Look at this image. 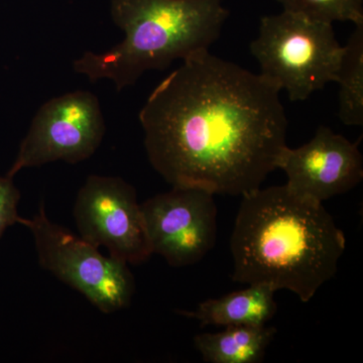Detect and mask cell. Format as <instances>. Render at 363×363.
Segmentation results:
<instances>
[{
	"instance_id": "cell-1",
	"label": "cell",
	"mask_w": 363,
	"mask_h": 363,
	"mask_svg": "<svg viewBox=\"0 0 363 363\" xmlns=\"http://www.w3.org/2000/svg\"><path fill=\"white\" fill-rule=\"evenodd\" d=\"M279 92L209 52L184 60L138 116L150 164L172 187L240 197L257 190L288 147Z\"/></svg>"
},
{
	"instance_id": "cell-2",
	"label": "cell",
	"mask_w": 363,
	"mask_h": 363,
	"mask_svg": "<svg viewBox=\"0 0 363 363\" xmlns=\"http://www.w3.org/2000/svg\"><path fill=\"white\" fill-rule=\"evenodd\" d=\"M233 233V281L288 290L303 303L337 272L343 231L323 206L286 185L241 196Z\"/></svg>"
},
{
	"instance_id": "cell-3",
	"label": "cell",
	"mask_w": 363,
	"mask_h": 363,
	"mask_svg": "<svg viewBox=\"0 0 363 363\" xmlns=\"http://www.w3.org/2000/svg\"><path fill=\"white\" fill-rule=\"evenodd\" d=\"M228 16L222 0H111L124 40L107 52H86L74 71L92 82L108 79L121 91L147 71L209 52Z\"/></svg>"
},
{
	"instance_id": "cell-4",
	"label": "cell",
	"mask_w": 363,
	"mask_h": 363,
	"mask_svg": "<svg viewBox=\"0 0 363 363\" xmlns=\"http://www.w3.org/2000/svg\"><path fill=\"white\" fill-rule=\"evenodd\" d=\"M250 52L264 76L291 101H304L335 82L343 47L333 25L283 11L260 20L259 37Z\"/></svg>"
},
{
	"instance_id": "cell-5",
	"label": "cell",
	"mask_w": 363,
	"mask_h": 363,
	"mask_svg": "<svg viewBox=\"0 0 363 363\" xmlns=\"http://www.w3.org/2000/svg\"><path fill=\"white\" fill-rule=\"evenodd\" d=\"M23 225L33 234L42 269L82 294L100 312L111 314L130 305L135 281L128 264L105 257L81 236L50 220L44 203Z\"/></svg>"
},
{
	"instance_id": "cell-6",
	"label": "cell",
	"mask_w": 363,
	"mask_h": 363,
	"mask_svg": "<svg viewBox=\"0 0 363 363\" xmlns=\"http://www.w3.org/2000/svg\"><path fill=\"white\" fill-rule=\"evenodd\" d=\"M105 123L99 100L89 91L55 97L38 111L6 175L21 169L64 161L89 159L104 140Z\"/></svg>"
},
{
	"instance_id": "cell-7",
	"label": "cell",
	"mask_w": 363,
	"mask_h": 363,
	"mask_svg": "<svg viewBox=\"0 0 363 363\" xmlns=\"http://www.w3.org/2000/svg\"><path fill=\"white\" fill-rule=\"evenodd\" d=\"M79 235L128 264L152 255L135 189L119 177L91 175L79 190L73 210Z\"/></svg>"
},
{
	"instance_id": "cell-8",
	"label": "cell",
	"mask_w": 363,
	"mask_h": 363,
	"mask_svg": "<svg viewBox=\"0 0 363 363\" xmlns=\"http://www.w3.org/2000/svg\"><path fill=\"white\" fill-rule=\"evenodd\" d=\"M152 255L172 267L197 264L217 238L214 194L195 187H173L140 204Z\"/></svg>"
},
{
	"instance_id": "cell-9",
	"label": "cell",
	"mask_w": 363,
	"mask_h": 363,
	"mask_svg": "<svg viewBox=\"0 0 363 363\" xmlns=\"http://www.w3.org/2000/svg\"><path fill=\"white\" fill-rule=\"evenodd\" d=\"M278 169L286 176V186L296 195L323 203L357 187L363 178V157L358 143H351L327 126L297 149L286 147Z\"/></svg>"
},
{
	"instance_id": "cell-10",
	"label": "cell",
	"mask_w": 363,
	"mask_h": 363,
	"mask_svg": "<svg viewBox=\"0 0 363 363\" xmlns=\"http://www.w3.org/2000/svg\"><path fill=\"white\" fill-rule=\"evenodd\" d=\"M276 291L267 285H247V289L210 298L193 311H178L183 316L197 320L202 326H262L276 315Z\"/></svg>"
},
{
	"instance_id": "cell-11",
	"label": "cell",
	"mask_w": 363,
	"mask_h": 363,
	"mask_svg": "<svg viewBox=\"0 0 363 363\" xmlns=\"http://www.w3.org/2000/svg\"><path fill=\"white\" fill-rule=\"evenodd\" d=\"M276 332L267 325L228 326L216 333L198 334L194 344L205 362L259 363Z\"/></svg>"
},
{
	"instance_id": "cell-12",
	"label": "cell",
	"mask_w": 363,
	"mask_h": 363,
	"mask_svg": "<svg viewBox=\"0 0 363 363\" xmlns=\"http://www.w3.org/2000/svg\"><path fill=\"white\" fill-rule=\"evenodd\" d=\"M336 83L339 90L338 116L348 126L363 125V23L355 26L342 56Z\"/></svg>"
},
{
	"instance_id": "cell-13",
	"label": "cell",
	"mask_w": 363,
	"mask_h": 363,
	"mask_svg": "<svg viewBox=\"0 0 363 363\" xmlns=\"http://www.w3.org/2000/svg\"><path fill=\"white\" fill-rule=\"evenodd\" d=\"M284 11L298 14L308 20L330 23L350 21L363 23V0H276Z\"/></svg>"
},
{
	"instance_id": "cell-14",
	"label": "cell",
	"mask_w": 363,
	"mask_h": 363,
	"mask_svg": "<svg viewBox=\"0 0 363 363\" xmlns=\"http://www.w3.org/2000/svg\"><path fill=\"white\" fill-rule=\"evenodd\" d=\"M20 190L11 177H0V238L9 227L18 223L23 225L25 218L18 215Z\"/></svg>"
}]
</instances>
